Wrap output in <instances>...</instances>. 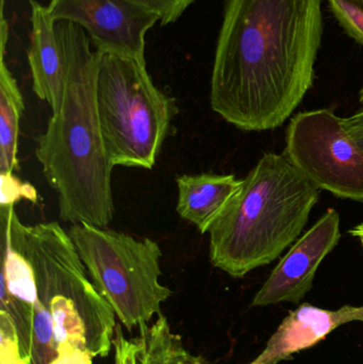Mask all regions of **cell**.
<instances>
[{"mask_svg": "<svg viewBox=\"0 0 363 364\" xmlns=\"http://www.w3.org/2000/svg\"><path fill=\"white\" fill-rule=\"evenodd\" d=\"M330 10L347 36L363 46V0H327Z\"/></svg>", "mask_w": 363, "mask_h": 364, "instance_id": "18", "label": "cell"}, {"mask_svg": "<svg viewBox=\"0 0 363 364\" xmlns=\"http://www.w3.org/2000/svg\"><path fill=\"white\" fill-rule=\"evenodd\" d=\"M0 311L4 312L12 321L18 338L21 354L31 361L32 318L33 306L21 301L1 286L0 289Z\"/></svg>", "mask_w": 363, "mask_h": 364, "instance_id": "17", "label": "cell"}, {"mask_svg": "<svg viewBox=\"0 0 363 364\" xmlns=\"http://www.w3.org/2000/svg\"><path fill=\"white\" fill-rule=\"evenodd\" d=\"M355 139L356 143L359 145L360 149L363 151V132H351Z\"/></svg>", "mask_w": 363, "mask_h": 364, "instance_id": "25", "label": "cell"}, {"mask_svg": "<svg viewBox=\"0 0 363 364\" xmlns=\"http://www.w3.org/2000/svg\"><path fill=\"white\" fill-rule=\"evenodd\" d=\"M65 60L63 100L38 136L36 159L58 196L60 220L106 228L114 215L111 174L96 102L102 53L72 23L55 25Z\"/></svg>", "mask_w": 363, "mask_h": 364, "instance_id": "2", "label": "cell"}, {"mask_svg": "<svg viewBox=\"0 0 363 364\" xmlns=\"http://www.w3.org/2000/svg\"><path fill=\"white\" fill-rule=\"evenodd\" d=\"M363 323V306H343L336 311L302 304L289 312L269 339L264 350L249 364H278L292 360L303 350L317 346L341 325Z\"/></svg>", "mask_w": 363, "mask_h": 364, "instance_id": "10", "label": "cell"}, {"mask_svg": "<svg viewBox=\"0 0 363 364\" xmlns=\"http://www.w3.org/2000/svg\"><path fill=\"white\" fill-rule=\"evenodd\" d=\"M67 232L94 286L128 331L145 328L161 314L173 292L159 280L162 250L157 242L90 224L72 225Z\"/></svg>", "mask_w": 363, "mask_h": 364, "instance_id": "6", "label": "cell"}, {"mask_svg": "<svg viewBox=\"0 0 363 364\" xmlns=\"http://www.w3.org/2000/svg\"><path fill=\"white\" fill-rule=\"evenodd\" d=\"M157 15L162 26L178 21L194 0H136Z\"/></svg>", "mask_w": 363, "mask_h": 364, "instance_id": "20", "label": "cell"}, {"mask_svg": "<svg viewBox=\"0 0 363 364\" xmlns=\"http://www.w3.org/2000/svg\"><path fill=\"white\" fill-rule=\"evenodd\" d=\"M359 102H360V105H362V109H363V87L362 89V91H360V94H359Z\"/></svg>", "mask_w": 363, "mask_h": 364, "instance_id": "27", "label": "cell"}, {"mask_svg": "<svg viewBox=\"0 0 363 364\" xmlns=\"http://www.w3.org/2000/svg\"><path fill=\"white\" fill-rule=\"evenodd\" d=\"M59 354L55 325L48 310L40 299L33 305L31 337V364H49Z\"/></svg>", "mask_w": 363, "mask_h": 364, "instance_id": "16", "label": "cell"}, {"mask_svg": "<svg viewBox=\"0 0 363 364\" xmlns=\"http://www.w3.org/2000/svg\"><path fill=\"white\" fill-rule=\"evenodd\" d=\"M319 191L285 155L264 154L209 231L213 267L242 278L276 260L304 230Z\"/></svg>", "mask_w": 363, "mask_h": 364, "instance_id": "3", "label": "cell"}, {"mask_svg": "<svg viewBox=\"0 0 363 364\" xmlns=\"http://www.w3.org/2000/svg\"><path fill=\"white\" fill-rule=\"evenodd\" d=\"M4 228V259H2L1 286L9 293L33 306L38 299V287L33 267L27 258L13 247L10 235Z\"/></svg>", "mask_w": 363, "mask_h": 364, "instance_id": "15", "label": "cell"}, {"mask_svg": "<svg viewBox=\"0 0 363 364\" xmlns=\"http://www.w3.org/2000/svg\"><path fill=\"white\" fill-rule=\"evenodd\" d=\"M96 102L113 168H153L170 132L175 104L153 85L146 61L102 55Z\"/></svg>", "mask_w": 363, "mask_h": 364, "instance_id": "5", "label": "cell"}, {"mask_svg": "<svg viewBox=\"0 0 363 364\" xmlns=\"http://www.w3.org/2000/svg\"><path fill=\"white\" fill-rule=\"evenodd\" d=\"M340 237V215L330 208L279 261L256 293L251 307L300 303L313 289L318 269Z\"/></svg>", "mask_w": 363, "mask_h": 364, "instance_id": "9", "label": "cell"}, {"mask_svg": "<svg viewBox=\"0 0 363 364\" xmlns=\"http://www.w3.org/2000/svg\"><path fill=\"white\" fill-rule=\"evenodd\" d=\"M55 23L82 28L102 55L145 60L147 32L159 23L157 15L136 0H50Z\"/></svg>", "mask_w": 363, "mask_h": 364, "instance_id": "8", "label": "cell"}, {"mask_svg": "<svg viewBox=\"0 0 363 364\" xmlns=\"http://www.w3.org/2000/svg\"><path fill=\"white\" fill-rule=\"evenodd\" d=\"M123 325L115 327L113 348H114V364H138L136 361V344L134 339L128 340L123 333Z\"/></svg>", "mask_w": 363, "mask_h": 364, "instance_id": "21", "label": "cell"}, {"mask_svg": "<svg viewBox=\"0 0 363 364\" xmlns=\"http://www.w3.org/2000/svg\"><path fill=\"white\" fill-rule=\"evenodd\" d=\"M345 125L351 132H363V109L345 119Z\"/></svg>", "mask_w": 363, "mask_h": 364, "instance_id": "23", "label": "cell"}, {"mask_svg": "<svg viewBox=\"0 0 363 364\" xmlns=\"http://www.w3.org/2000/svg\"><path fill=\"white\" fill-rule=\"evenodd\" d=\"M349 232L351 233L353 237H358V239L360 240L363 247V223L362 224L357 225L355 228L351 229Z\"/></svg>", "mask_w": 363, "mask_h": 364, "instance_id": "24", "label": "cell"}, {"mask_svg": "<svg viewBox=\"0 0 363 364\" xmlns=\"http://www.w3.org/2000/svg\"><path fill=\"white\" fill-rule=\"evenodd\" d=\"M93 358L87 350L75 348L68 343H61L57 358L49 364H92Z\"/></svg>", "mask_w": 363, "mask_h": 364, "instance_id": "22", "label": "cell"}, {"mask_svg": "<svg viewBox=\"0 0 363 364\" xmlns=\"http://www.w3.org/2000/svg\"><path fill=\"white\" fill-rule=\"evenodd\" d=\"M0 203L1 207H10L15 203L26 199V200L36 203L38 194L33 186L19 181L13 173L10 174H0Z\"/></svg>", "mask_w": 363, "mask_h": 364, "instance_id": "19", "label": "cell"}, {"mask_svg": "<svg viewBox=\"0 0 363 364\" xmlns=\"http://www.w3.org/2000/svg\"><path fill=\"white\" fill-rule=\"evenodd\" d=\"M4 4H6V0H0V21L6 19V17H4Z\"/></svg>", "mask_w": 363, "mask_h": 364, "instance_id": "26", "label": "cell"}, {"mask_svg": "<svg viewBox=\"0 0 363 364\" xmlns=\"http://www.w3.org/2000/svg\"><path fill=\"white\" fill-rule=\"evenodd\" d=\"M176 184L177 213L205 235L225 211L240 188L242 179L232 174L200 173L181 175L177 177Z\"/></svg>", "mask_w": 363, "mask_h": 364, "instance_id": "12", "label": "cell"}, {"mask_svg": "<svg viewBox=\"0 0 363 364\" xmlns=\"http://www.w3.org/2000/svg\"><path fill=\"white\" fill-rule=\"evenodd\" d=\"M31 34L28 62L32 77V89L40 100L57 112L63 100L65 87V60L57 32V23L47 6L29 0Z\"/></svg>", "mask_w": 363, "mask_h": 364, "instance_id": "11", "label": "cell"}, {"mask_svg": "<svg viewBox=\"0 0 363 364\" xmlns=\"http://www.w3.org/2000/svg\"><path fill=\"white\" fill-rule=\"evenodd\" d=\"M13 247L31 263L38 299L48 310L58 343L107 357L113 348L115 314L85 273L67 231L58 222L25 225L14 205L1 207Z\"/></svg>", "mask_w": 363, "mask_h": 364, "instance_id": "4", "label": "cell"}, {"mask_svg": "<svg viewBox=\"0 0 363 364\" xmlns=\"http://www.w3.org/2000/svg\"><path fill=\"white\" fill-rule=\"evenodd\" d=\"M0 51V174L18 170L19 122L25 110L16 80Z\"/></svg>", "mask_w": 363, "mask_h": 364, "instance_id": "13", "label": "cell"}, {"mask_svg": "<svg viewBox=\"0 0 363 364\" xmlns=\"http://www.w3.org/2000/svg\"><path fill=\"white\" fill-rule=\"evenodd\" d=\"M139 333L134 339L138 364H208L202 357L194 356L185 348L183 338L173 333L163 314Z\"/></svg>", "mask_w": 363, "mask_h": 364, "instance_id": "14", "label": "cell"}, {"mask_svg": "<svg viewBox=\"0 0 363 364\" xmlns=\"http://www.w3.org/2000/svg\"><path fill=\"white\" fill-rule=\"evenodd\" d=\"M283 155L319 190L363 203V151L334 111L296 114L288 126Z\"/></svg>", "mask_w": 363, "mask_h": 364, "instance_id": "7", "label": "cell"}, {"mask_svg": "<svg viewBox=\"0 0 363 364\" xmlns=\"http://www.w3.org/2000/svg\"><path fill=\"white\" fill-rule=\"evenodd\" d=\"M322 0H225L211 108L244 132L281 127L313 87Z\"/></svg>", "mask_w": 363, "mask_h": 364, "instance_id": "1", "label": "cell"}]
</instances>
